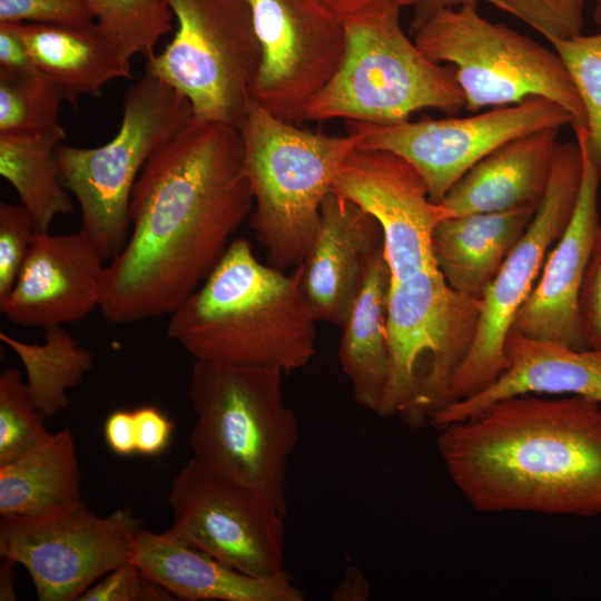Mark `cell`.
<instances>
[{
	"mask_svg": "<svg viewBox=\"0 0 601 601\" xmlns=\"http://www.w3.org/2000/svg\"><path fill=\"white\" fill-rule=\"evenodd\" d=\"M253 207L239 129L193 117L135 184L127 243L102 274L104 317L128 325L170 315L211 273Z\"/></svg>",
	"mask_w": 601,
	"mask_h": 601,
	"instance_id": "cell-1",
	"label": "cell"
},
{
	"mask_svg": "<svg viewBox=\"0 0 601 601\" xmlns=\"http://www.w3.org/2000/svg\"><path fill=\"white\" fill-rule=\"evenodd\" d=\"M436 430L446 472L476 511L601 514V403L514 395Z\"/></svg>",
	"mask_w": 601,
	"mask_h": 601,
	"instance_id": "cell-2",
	"label": "cell"
},
{
	"mask_svg": "<svg viewBox=\"0 0 601 601\" xmlns=\"http://www.w3.org/2000/svg\"><path fill=\"white\" fill-rule=\"evenodd\" d=\"M300 279V265L286 275L260 263L246 239L231 240L170 314L167 334L198 359L299 370L315 355L317 322Z\"/></svg>",
	"mask_w": 601,
	"mask_h": 601,
	"instance_id": "cell-3",
	"label": "cell"
},
{
	"mask_svg": "<svg viewBox=\"0 0 601 601\" xmlns=\"http://www.w3.org/2000/svg\"><path fill=\"white\" fill-rule=\"evenodd\" d=\"M283 372L195 358L189 400L196 423L193 459L210 473L264 495L287 510V464L299 425L286 404Z\"/></svg>",
	"mask_w": 601,
	"mask_h": 601,
	"instance_id": "cell-4",
	"label": "cell"
},
{
	"mask_svg": "<svg viewBox=\"0 0 601 601\" xmlns=\"http://www.w3.org/2000/svg\"><path fill=\"white\" fill-rule=\"evenodd\" d=\"M253 194L249 226L269 265L298 267L313 243L326 196L356 140L303 130L250 99L238 124Z\"/></svg>",
	"mask_w": 601,
	"mask_h": 601,
	"instance_id": "cell-5",
	"label": "cell"
},
{
	"mask_svg": "<svg viewBox=\"0 0 601 601\" xmlns=\"http://www.w3.org/2000/svg\"><path fill=\"white\" fill-rule=\"evenodd\" d=\"M401 8L396 1L381 0L341 17L342 61L311 102L306 120L344 118L385 125L410 120L422 109L464 107L454 68L432 60L408 39Z\"/></svg>",
	"mask_w": 601,
	"mask_h": 601,
	"instance_id": "cell-6",
	"label": "cell"
},
{
	"mask_svg": "<svg viewBox=\"0 0 601 601\" xmlns=\"http://www.w3.org/2000/svg\"><path fill=\"white\" fill-rule=\"evenodd\" d=\"M481 299L454 290L439 268L391 280V380L377 415L418 428L450 402L454 375L475 338Z\"/></svg>",
	"mask_w": 601,
	"mask_h": 601,
	"instance_id": "cell-7",
	"label": "cell"
},
{
	"mask_svg": "<svg viewBox=\"0 0 601 601\" xmlns=\"http://www.w3.org/2000/svg\"><path fill=\"white\" fill-rule=\"evenodd\" d=\"M193 117L186 97L145 71L126 91L121 125L114 138L93 148H57L61 180L80 207L79 231L105 263L127 243L130 198L144 166Z\"/></svg>",
	"mask_w": 601,
	"mask_h": 601,
	"instance_id": "cell-8",
	"label": "cell"
},
{
	"mask_svg": "<svg viewBox=\"0 0 601 601\" xmlns=\"http://www.w3.org/2000/svg\"><path fill=\"white\" fill-rule=\"evenodd\" d=\"M476 8L441 9L415 30L414 39L428 58L454 68L464 107L476 112L541 97L564 108L572 127H584L580 97L555 50L483 18Z\"/></svg>",
	"mask_w": 601,
	"mask_h": 601,
	"instance_id": "cell-9",
	"label": "cell"
},
{
	"mask_svg": "<svg viewBox=\"0 0 601 601\" xmlns=\"http://www.w3.org/2000/svg\"><path fill=\"white\" fill-rule=\"evenodd\" d=\"M177 30L147 59L189 101L195 119L238 126L253 98L260 46L247 0H166Z\"/></svg>",
	"mask_w": 601,
	"mask_h": 601,
	"instance_id": "cell-10",
	"label": "cell"
},
{
	"mask_svg": "<svg viewBox=\"0 0 601 601\" xmlns=\"http://www.w3.org/2000/svg\"><path fill=\"white\" fill-rule=\"evenodd\" d=\"M582 171L583 157L578 141L558 144L544 197L526 231L482 296L475 338L454 375L449 404L483 391L506 367V337L542 270L550 246L560 238L572 217Z\"/></svg>",
	"mask_w": 601,
	"mask_h": 601,
	"instance_id": "cell-11",
	"label": "cell"
},
{
	"mask_svg": "<svg viewBox=\"0 0 601 601\" xmlns=\"http://www.w3.org/2000/svg\"><path fill=\"white\" fill-rule=\"evenodd\" d=\"M141 520L130 508L107 516L75 509L43 518L1 515L0 555L22 565L40 601H79L106 574L129 561Z\"/></svg>",
	"mask_w": 601,
	"mask_h": 601,
	"instance_id": "cell-12",
	"label": "cell"
},
{
	"mask_svg": "<svg viewBox=\"0 0 601 601\" xmlns=\"http://www.w3.org/2000/svg\"><path fill=\"white\" fill-rule=\"evenodd\" d=\"M573 125L571 115L541 97L462 118L371 124L347 121L356 148L393 152L424 179L432 201L441 203L453 185L501 145L545 128Z\"/></svg>",
	"mask_w": 601,
	"mask_h": 601,
	"instance_id": "cell-13",
	"label": "cell"
},
{
	"mask_svg": "<svg viewBox=\"0 0 601 601\" xmlns=\"http://www.w3.org/2000/svg\"><path fill=\"white\" fill-rule=\"evenodd\" d=\"M169 536L255 578L285 572V524L260 493L217 476L194 459L171 481Z\"/></svg>",
	"mask_w": 601,
	"mask_h": 601,
	"instance_id": "cell-14",
	"label": "cell"
},
{
	"mask_svg": "<svg viewBox=\"0 0 601 601\" xmlns=\"http://www.w3.org/2000/svg\"><path fill=\"white\" fill-rule=\"evenodd\" d=\"M247 2L260 46L253 99L275 117L299 125L339 67L342 19L321 0Z\"/></svg>",
	"mask_w": 601,
	"mask_h": 601,
	"instance_id": "cell-15",
	"label": "cell"
},
{
	"mask_svg": "<svg viewBox=\"0 0 601 601\" xmlns=\"http://www.w3.org/2000/svg\"><path fill=\"white\" fill-rule=\"evenodd\" d=\"M333 190L378 223L392 280L437 268L433 231L453 214L431 200L424 179L410 162L390 151L355 148L338 170Z\"/></svg>",
	"mask_w": 601,
	"mask_h": 601,
	"instance_id": "cell-16",
	"label": "cell"
},
{
	"mask_svg": "<svg viewBox=\"0 0 601 601\" xmlns=\"http://www.w3.org/2000/svg\"><path fill=\"white\" fill-rule=\"evenodd\" d=\"M583 171L572 217L543 264L541 276L518 311L510 332L577 349L589 348L580 316V294L601 226V176L581 141Z\"/></svg>",
	"mask_w": 601,
	"mask_h": 601,
	"instance_id": "cell-17",
	"label": "cell"
},
{
	"mask_svg": "<svg viewBox=\"0 0 601 601\" xmlns=\"http://www.w3.org/2000/svg\"><path fill=\"white\" fill-rule=\"evenodd\" d=\"M105 260L81 233H37L14 286L0 300L12 324L46 328L99 308Z\"/></svg>",
	"mask_w": 601,
	"mask_h": 601,
	"instance_id": "cell-18",
	"label": "cell"
},
{
	"mask_svg": "<svg viewBox=\"0 0 601 601\" xmlns=\"http://www.w3.org/2000/svg\"><path fill=\"white\" fill-rule=\"evenodd\" d=\"M381 246L383 234L375 218L332 190L300 264L303 293L316 321L344 326L366 262Z\"/></svg>",
	"mask_w": 601,
	"mask_h": 601,
	"instance_id": "cell-19",
	"label": "cell"
},
{
	"mask_svg": "<svg viewBox=\"0 0 601 601\" xmlns=\"http://www.w3.org/2000/svg\"><path fill=\"white\" fill-rule=\"evenodd\" d=\"M504 353L506 367L490 386L449 404L428 425L439 428L522 394L575 395L601 403V348L577 349L510 332Z\"/></svg>",
	"mask_w": 601,
	"mask_h": 601,
	"instance_id": "cell-20",
	"label": "cell"
},
{
	"mask_svg": "<svg viewBox=\"0 0 601 601\" xmlns=\"http://www.w3.org/2000/svg\"><path fill=\"white\" fill-rule=\"evenodd\" d=\"M175 599L184 601H304L305 594L285 571L255 578L219 562L167 533L141 528L130 559Z\"/></svg>",
	"mask_w": 601,
	"mask_h": 601,
	"instance_id": "cell-21",
	"label": "cell"
},
{
	"mask_svg": "<svg viewBox=\"0 0 601 601\" xmlns=\"http://www.w3.org/2000/svg\"><path fill=\"white\" fill-rule=\"evenodd\" d=\"M560 128L514 138L476 162L441 204L453 216L538 209L548 188Z\"/></svg>",
	"mask_w": 601,
	"mask_h": 601,
	"instance_id": "cell-22",
	"label": "cell"
},
{
	"mask_svg": "<svg viewBox=\"0 0 601 601\" xmlns=\"http://www.w3.org/2000/svg\"><path fill=\"white\" fill-rule=\"evenodd\" d=\"M536 210L475 213L442 220L433 231L432 252L445 282L465 296L482 299Z\"/></svg>",
	"mask_w": 601,
	"mask_h": 601,
	"instance_id": "cell-23",
	"label": "cell"
},
{
	"mask_svg": "<svg viewBox=\"0 0 601 601\" xmlns=\"http://www.w3.org/2000/svg\"><path fill=\"white\" fill-rule=\"evenodd\" d=\"M391 272L383 246L367 259L339 343L338 358L354 400L380 412L391 380L387 306Z\"/></svg>",
	"mask_w": 601,
	"mask_h": 601,
	"instance_id": "cell-24",
	"label": "cell"
},
{
	"mask_svg": "<svg viewBox=\"0 0 601 601\" xmlns=\"http://www.w3.org/2000/svg\"><path fill=\"white\" fill-rule=\"evenodd\" d=\"M20 30L38 70L75 108L81 96H99L111 80L132 79L130 62L114 50L95 22L82 27L24 22Z\"/></svg>",
	"mask_w": 601,
	"mask_h": 601,
	"instance_id": "cell-25",
	"label": "cell"
},
{
	"mask_svg": "<svg viewBox=\"0 0 601 601\" xmlns=\"http://www.w3.org/2000/svg\"><path fill=\"white\" fill-rule=\"evenodd\" d=\"M71 430L66 427L24 455L0 465V515L43 518L83 503Z\"/></svg>",
	"mask_w": 601,
	"mask_h": 601,
	"instance_id": "cell-26",
	"label": "cell"
},
{
	"mask_svg": "<svg viewBox=\"0 0 601 601\" xmlns=\"http://www.w3.org/2000/svg\"><path fill=\"white\" fill-rule=\"evenodd\" d=\"M66 139L60 124L39 130L0 132V175L30 213L36 231L49 233L53 219L72 211L56 159Z\"/></svg>",
	"mask_w": 601,
	"mask_h": 601,
	"instance_id": "cell-27",
	"label": "cell"
},
{
	"mask_svg": "<svg viewBox=\"0 0 601 601\" xmlns=\"http://www.w3.org/2000/svg\"><path fill=\"white\" fill-rule=\"evenodd\" d=\"M0 341L19 357L30 401L43 416L67 410L71 403L68 390L78 386L93 366L92 353L62 325L46 327L42 344L26 343L4 332H0Z\"/></svg>",
	"mask_w": 601,
	"mask_h": 601,
	"instance_id": "cell-28",
	"label": "cell"
},
{
	"mask_svg": "<svg viewBox=\"0 0 601 601\" xmlns=\"http://www.w3.org/2000/svg\"><path fill=\"white\" fill-rule=\"evenodd\" d=\"M99 31L126 61L136 55L151 58L159 39L171 29L166 0H80Z\"/></svg>",
	"mask_w": 601,
	"mask_h": 601,
	"instance_id": "cell-29",
	"label": "cell"
},
{
	"mask_svg": "<svg viewBox=\"0 0 601 601\" xmlns=\"http://www.w3.org/2000/svg\"><path fill=\"white\" fill-rule=\"evenodd\" d=\"M560 56L585 114V126H573L575 138L601 176V32L548 40Z\"/></svg>",
	"mask_w": 601,
	"mask_h": 601,
	"instance_id": "cell-30",
	"label": "cell"
},
{
	"mask_svg": "<svg viewBox=\"0 0 601 601\" xmlns=\"http://www.w3.org/2000/svg\"><path fill=\"white\" fill-rule=\"evenodd\" d=\"M63 97L42 72H0V132L46 129L59 124Z\"/></svg>",
	"mask_w": 601,
	"mask_h": 601,
	"instance_id": "cell-31",
	"label": "cell"
},
{
	"mask_svg": "<svg viewBox=\"0 0 601 601\" xmlns=\"http://www.w3.org/2000/svg\"><path fill=\"white\" fill-rule=\"evenodd\" d=\"M30 401L19 370L0 374V465L7 464L51 437Z\"/></svg>",
	"mask_w": 601,
	"mask_h": 601,
	"instance_id": "cell-32",
	"label": "cell"
},
{
	"mask_svg": "<svg viewBox=\"0 0 601 601\" xmlns=\"http://www.w3.org/2000/svg\"><path fill=\"white\" fill-rule=\"evenodd\" d=\"M518 18L546 40L581 33L583 0H486Z\"/></svg>",
	"mask_w": 601,
	"mask_h": 601,
	"instance_id": "cell-33",
	"label": "cell"
},
{
	"mask_svg": "<svg viewBox=\"0 0 601 601\" xmlns=\"http://www.w3.org/2000/svg\"><path fill=\"white\" fill-rule=\"evenodd\" d=\"M37 234L30 213L21 204H0V300L16 284Z\"/></svg>",
	"mask_w": 601,
	"mask_h": 601,
	"instance_id": "cell-34",
	"label": "cell"
},
{
	"mask_svg": "<svg viewBox=\"0 0 601 601\" xmlns=\"http://www.w3.org/2000/svg\"><path fill=\"white\" fill-rule=\"evenodd\" d=\"M175 598L131 560L86 591L79 601H171Z\"/></svg>",
	"mask_w": 601,
	"mask_h": 601,
	"instance_id": "cell-35",
	"label": "cell"
},
{
	"mask_svg": "<svg viewBox=\"0 0 601 601\" xmlns=\"http://www.w3.org/2000/svg\"><path fill=\"white\" fill-rule=\"evenodd\" d=\"M82 27L95 22L80 0H0V23Z\"/></svg>",
	"mask_w": 601,
	"mask_h": 601,
	"instance_id": "cell-36",
	"label": "cell"
},
{
	"mask_svg": "<svg viewBox=\"0 0 601 601\" xmlns=\"http://www.w3.org/2000/svg\"><path fill=\"white\" fill-rule=\"evenodd\" d=\"M580 316L589 346L601 348V226L581 288Z\"/></svg>",
	"mask_w": 601,
	"mask_h": 601,
	"instance_id": "cell-37",
	"label": "cell"
},
{
	"mask_svg": "<svg viewBox=\"0 0 601 601\" xmlns=\"http://www.w3.org/2000/svg\"><path fill=\"white\" fill-rule=\"evenodd\" d=\"M136 453L155 456L169 444L174 423L155 406H142L132 411Z\"/></svg>",
	"mask_w": 601,
	"mask_h": 601,
	"instance_id": "cell-38",
	"label": "cell"
},
{
	"mask_svg": "<svg viewBox=\"0 0 601 601\" xmlns=\"http://www.w3.org/2000/svg\"><path fill=\"white\" fill-rule=\"evenodd\" d=\"M21 23H0V72L27 75L39 71L20 30Z\"/></svg>",
	"mask_w": 601,
	"mask_h": 601,
	"instance_id": "cell-39",
	"label": "cell"
},
{
	"mask_svg": "<svg viewBox=\"0 0 601 601\" xmlns=\"http://www.w3.org/2000/svg\"><path fill=\"white\" fill-rule=\"evenodd\" d=\"M104 436L109 450L119 456L136 453L132 412L117 410L109 414L104 425Z\"/></svg>",
	"mask_w": 601,
	"mask_h": 601,
	"instance_id": "cell-40",
	"label": "cell"
},
{
	"mask_svg": "<svg viewBox=\"0 0 601 601\" xmlns=\"http://www.w3.org/2000/svg\"><path fill=\"white\" fill-rule=\"evenodd\" d=\"M371 597V585L362 570L349 565L343 579L331 595L333 601H366Z\"/></svg>",
	"mask_w": 601,
	"mask_h": 601,
	"instance_id": "cell-41",
	"label": "cell"
},
{
	"mask_svg": "<svg viewBox=\"0 0 601 601\" xmlns=\"http://www.w3.org/2000/svg\"><path fill=\"white\" fill-rule=\"evenodd\" d=\"M479 0H417L414 4V17L412 28L418 29L435 12L445 8H456L462 6L477 7Z\"/></svg>",
	"mask_w": 601,
	"mask_h": 601,
	"instance_id": "cell-42",
	"label": "cell"
},
{
	"mask_svg": "<svg viewBox=\"0 0 601 601\" xmlns=\"http://www.w3.org/2000/svg\"><path fill=\"white\" fill-rule=\"evenodd\" d=\"M17 563L12 560L1 556L0 564V601H14L16 594V581L18 579L14 565Z\"/></svg>",
	"mask_w": 601,
	"mask_h": 601,
	"instance_id": "cell-43",
	"label": "cell"
},
{
	"mask_svg": "<svg viewBox=\"0 0 601 601\" xmlns=\"http://www.w3.org/2000/svg\"><path fill=\"white\" fill-rule=\"evenodd\" d=\"M329 10L337 16L353 13L364 7L381 0H321ZM398 2L402 7L414 6L417 0H392Z\"/></svg>",
	"mask_w": 601,
	"mask_h": 601,
	"instance_id": "cell-44",
	"label": "cell"
},
{
	"mask_svg": "<svg viewBox=\"0 0 601 601\" xmlns=\"http://www.w3.org/2000/svg\"><path fill=\"white\" fill-rule=\"evenodd\" d=\"M592 17L594 22L601 27V0H594Z\"/></svg>",
	"mask_w": 601,
	"mask_h": 601,
	"instance_id": "cell-45",
	"label": "cell"
}]
</instances>
